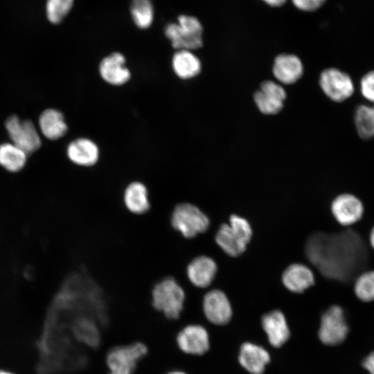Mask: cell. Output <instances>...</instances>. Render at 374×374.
<instances>
[{"label":"cell","instance_id":"3957f363","mask_svg":"<svg viewBox=\"0 0 374 374\" xmlns=\"http://www.w3.org/2000/svg\"><path fill=\"white\" fill-rule=\"evenodd\" d=\"M164 34L177 50L195 51L203 45V27L195 17L180 15L177 22L168 23Z\"/></svg>","mask_w":374,"mask_h":374},{"label":"cell","instance_id":"e0dca14e","mask_svg":"<svg viewBox=\"0 0 374 374\" xmlns=\"http://www.w3.org/2000/svg\"><path fill=\"white\" fill-rule=\"evenodd\" d=\"M262 326L267 335L269 342L274 347L283 345L290 337V330L283 313L274 310L262 318Z\"/></svg>","mask_w":374,"mask_h":374},{"label":"cell","instance_id":"ffe728a7","mask_svg":"<svg viewBox=\"0 0 374 374\" xmlns=\"http://www.w3.org/2000/svg\"><path fill=\"white\" fill-rule=\"evenodd\" d=\"M314 280L312 271L301 263L290 265L285 269L282 275L284 286L294 293L303 292L314 285Z\"/></svg>","mask_w":374,"mask_h":374},{"label":"cell","instance_id":"44dd1931","mask_svg":"<svg viewBox=\"0 0 374 374\" xmlns=\"http://www.w3.org/2000/svg\"><path fill=\"white\" fill-rule=\"evenodd\" d=\"M171 65L176 76L184 80L195 78L202 71L199 58L189 50H177L172 57Z\"/></svg>","mask_w":374,"mask_h":374},{"label":"cell","instance_id":"ac0fdd59","mask_svg":"<svg viewBox=\"0 0 374 374\" xmlns=\"http://www.w3.org/2000/svg\"><path fill=\"white\" fill-rule=\"evenodd\" d=\"M123 202L127 211L134 215H142L148 212L150 202L146 185L139 180L130 182L123 192Z\"/></svg>","mask_w":374,"mask_h":374},{"label":"cell","instance_id":"8992f818","mask_svg":"<svg viewBox=\"0 0 374 374\" xmlns=\"http://www.w3.org/2000/svg\"><path fill=\"white\" fill-rule=\"evenodd\" d=\"M7 133L11 143L21 148L27 154L37 150L42 143L40 135L30 120H21L12 115L5 123Z\"/></svg>","mask_w":374,"mask_h":374},{"label":"cell","instance_id":"603a6c76","mask_svg":"<svg viewBox=\"0 0 374 374\" xmlns=\"http://www.w3.org/2000/svg\"><path fill=\"white\" fill-rule=\"evenodd\" d=\"M27 154L12 143L0 144V166L11 172L20 171L27 161Z\"/></svg>","mask_w":374,"mask_h":374},{"label":"cell","instance_id":"83f0119b","mask_svg":"<svg viewBox=\"0 0 374 374\" xmlns=\"http://www.w3.org/2000/svg\"><path fill=\"white\" fill-rule=\"evenodd\" d=\"M360 85L363 96L374 103V71H369L362 77Z\"/></svg>","mask_w":374,"mask_h":374},{"label":"cell","instance_id":"5bb4252c","mask_svg":"<svg viewBox=\"0 0 374 374\" xmlns=\"http://www.w3.org/2000/svg\"><path fill=\"white\" fill-rule=\"evenodd\" d=\"M98 71L101 78L112 86H122L127 83L132 73L126 66V58L120 52H113L102 59Z\"/></svg>","mask_w":374,"mask_h":374},{"label":"cell","instance_id":"52a82bcc","mask_svg":"<svg viewBox=\"0 0 374 374\" xmlns=\"http://www.w3.org/2000/svg\"><path fill=\"white\" fill-rule=\"evenodd\" d=\"M179 350L190 356H202L211 346L209 333L201 323H189L181 328L176 335Z\"/></svg>","mask_w":374,"mask_h":374},{"label":"cell","instance_id":"836d02e7","mask_svg":"<svg viewBox=\"0 0 374 374\" xmlns=\"http://www.w3.org/2000/svg\"><path fill=\"white\" fill-rule=\"evenodd\" d=\"M0 374H15V373L8 370L0 369Z\"/></svg>","mask_w":374,"mask_h":374},{"label":"cell","instance_id":"9a60e30c","mask_svg":"<svg viewBox=\"0 0 374 374\" xmlns=\"http://www.w3.org/2000/svg\"><path fill=\"white\" fill-rule=\"evenodd\" d=\"M66 156L74 165L82 168H91L98 165L100 152L95 141L87 137H79L68 144Z\"/></svg>","mask_w":374,"mask_h":374},{"label":"cell","instance_id":"4dcf8cb0","mask_svg":"<svg viewBox=\"0 0 374 374\" xmlns=\"http://www.w3.org/2000/svg\"><path fill=\"white\" fill-rule=\"evenodd\" d=\"M271 6L278 7L284 4L286 0H262Z\"/></svg>","mask_w":374,"mask_h":374},{"label":"cell","instance_id":"1f68e13d","mask_svg":"<svg viewBox=\"0 0 374 374\" xmlns=\"http://www.w3.org/2000/svg\"><path fill=\"white\" fill-rule=\"evenodd\" d=\"M368 242L371 248L374 250V226L371 228L369 232Z\"/></svg>","mask_w":374,"mask_h":374},{"label":"cell","instance_id":"7c38bea8","mask_svg":"<svg viewBox=\"0 0 374 374\" xmlns=\"http://www.w3.org/2000/svg\"><path fill=\"white\" fill-rule=\"evenodd\" d=\"M217 271L216 262L208 255L194 257L187 265L186 273L189 283L195 287L204 290L211 286Z\"/></svg>","mask_w":374,"mask_h":374},{"label":"cell","instance_id":"d6a6232c","mask_svg":"<svg viewBox=\"0 0 374 374\" xmlns=\"http://www.w3.org/2000/svg\"><path fill=\"white\" fill-rule=\"evenodd\" d=\"M165 374H188V373L185 372L184 371H182L180 369H172L168 371Z\"/></svg>","mask_w":374,"mask_h":374},{"label":"cell","instance_id":"ba28073f","mask_svg":"<svg viewBox=\"0 0 374 374\" xmlns=\"http://www.w3.org/2000/svg\"><path fill=\"white\" fill-rule=\"evenodd\" d=\"M348 332L344 310L337 305L330 306L322 315L319 337L326 345H337L344 341Z\"/></svg>","mask_w":374,"mask_h":374},{"label":"cell","instance_id":"d4e9b609","mask_svg":"<svg viewBox=\"0 0 374 374\" xmlns=\"http://www.w3.org/2000/svg\"><path fill=\"white\" fill-rule=\"evenodd\" d=\"M355 123L360 137L368 139L374 136V106L359 105L355 111Z\"/></svg>","mask_w":374,"mask_h":374},{"label":"cell","instance_id":"9c48e42d","mask_svg":"<svg viewBox=\"0 0 374 374\" xmlns=\"http://www.w3.org/2000/svg\"><path fill=\"white\" fill-rule=\"evenodd\" d=\"M330 211L340 225L350 226L362 219L365 207L359 197L353 193H344L333 199L330 204Z\"/></svg>","mask_w":374,"mask_h":374},{"label":"cell","instance_id":"8fae6325","mask_svg":"<svg viewBox=\"0 0 374 374\" xmlns=\"http://www.w3.org/2000/svg\"><path fill=\"white\" fill-rule=\"evenodd\" d=\"M202 310L208 321L214 325H224L231 319L233 311L226 295L217 289H212L203 295Z\"/></svg>","mask_w":374,"mask_h":374},{"label":"cell","instance_id":"2e32d148","mask_svg":"<svg viewBox=\"0 0 374 374\" xmlns=\"http://www.w3.org/2000/svg\"><path fill=\"white\" fill-rule=\"evenodd\" d=\"M272 71L280 82L291 84L303 75V66L301 60L293 54H280L274 60Z\"/></svg>","mask_w":374,"mask_h":374},{"label":"cell","instance_id":"5b68a950","mask_svg":"<svg viewBox=\"0 0 374 374\" xmlns=\"http://www.w3.org/2000/svg\"><path fill=\"white\" fill-rule=\"evenodd\" d=\"M147 353V346L140 341L113 346L105 355L108 374H134Z\"/></svg>","mask_w":374,"mask_h":374},{"label":"cell","instance_id":"484cf974","mask_svg":"<svg viewBox=\"0 0 374 374\" xmlns=\"http://www.w3.org/2000/svg\"><path fill=\"white\" fill-rule=\"evenodd\" d=\"M353 291L356 297L363 302L374 301V269L364 271L357 277Z\"/></svg>","mask_w":374,"mask_h":374},{"label":"cell","instance_id":"277c9868","mask_svg":"<svg viewBox=\"0 0 374 374\" xmlns=\"http://www.w3.org/2000/svg\"><path fill=\"white\" fill-rule=\"evenodd\" d=\"M172 227L186 239H193L206 233L211 224L208 215L190 202L177 204L171 214Z\"/></svg>","mask_w":374,"mask_h":374},{"label":"cell","instance_id":"4316f807","mask_svg":"<svg viewBox=\"0 0 374 374\" xmlns=\"http://www.w3.org/2000/svg\"><path fill=\"white\" fill-rule=\"evenodd\" d=\"M74 0H47L46 13L48 21L53 24L61 23L71 10Z\"/></svg>","mask_w":374,"mask_h":374},{"label":"cell","instance_id":"7a4b0ae2","mask_svg":"<svg viewBox=\"0 0 374 374\" xmlns=\"http://www.w3.org/2000/svg\"><path fill=\"white\" fill-rule=\"evenodd\" d=\"M252 237V229L249 222L238 215H231L229 224L220 226L215 236L216 244L230 256L242 254Z\"/></svg>","mask_w":374,"mask_h":374},{"label":"cell","instance_id":"4fadbf2b","mask_svg":"<svg viewBox=\"0 0 374 374\" xmlns=\"http://www.w3.org/2000/svg\"><path fill=\"white\" fill-rule=\"evenodd\" d=\"M285 98L286 93L283 87L271 80L262 82L253 95L257 107L260 112L267 115L280 112Z\"/></svg>","mask_w":374,"mask_h":374},{"label":"cell","instance_id":"7402d4cb","mask_svg":"<svg viewBox=\"0 0 374 374\" xmlns=\"http://www.w3.org/2000/svg\"><path fill=\"white\" fill-rule=\"evenodd\" d=\"M38 123L41 133L49 140H57L63 137L68 130L63 114L56 109L44 110L39 117Z\"/></svg>","mask_w":374,"mask_h":374},{"label":"cell","instance_id":"30bf717a","mask_svg":"<svg viewBox=\"0 0 374 374\" xmlns=\"http://www.w3.org/2000/svg\"><path fill=\"white\" fill-rule=\"evenodd\" d=\"M319 84L323 93L335 102L345 100L354 92L353 82L349 75L335 68L323 71Z\"/></svg>","mask_w":374,"mask_h":374},{"label":"cell","instance_id":"cb8c5ba5","mask_svg":"<svg viewBox=\"0 0 374 374\" xmlns=\"http://www.w3.org/2000/svg\"><path fill=\"white\" fill-rule=\"evenodd\" d=\"M130 15L136 26L141 30L149 28L154 19V8L152 0H132Z\"/></svg>","mask_w":374,"mask_h":374},{"label":"cell","instance_id":"6da1fadb","mask_svg":"<svg viewBox=\"0 0 374 374\" xmlns=\"http://www.w3.org/2000/svg\"><path fill=\"white\" fill-rule=\"evenodd\" d=\"M153 308L169 320H177L184 310L186 293L182 286L172 277L157 282L151 292Z\"/></svg>","mask_w":374,"mask_h":374},{"label":"cell","instance_id":"f1b7e54d","mask_svg":"<svg viewBox=\"0 0 374 374\" xmlns=\"http://www.w3.org/2000/svg\"><path fill=\"white\" fill-rule=\"evenodd\" d=\"M293 4L298 9L311 12L319 8L326 1V0H292Z\"/></svg>","mask_w":374,"mask_h":374},{"label":"cell","instance_id":"d6986e66","mask_svg":"<svg viewBox=\"0 0 374 374\" xmlns=\"http://www.w3.org/2000/svg\"><path fill=\"white\" fill-rule=\"evenodd\" d=\"M238 359L241 366L249 373L262 374L270 361V356L262 346L246 342L240 347Z\"/></svg>","mask_w":374,"mask_h":374},{"label":"cell","instance_id":"f546056e","mask_svg":"<svg viewBox=\"0 0 374 374\" xmlns=\"http://www.w3.org/2000/svg\"><path fill=\"white\" fill-rule=\"evenodd\" d=\"M362 365L370 374H374V351L365 357L362 362Z\"/></svg>","mask_w":374,"mask_h":374}]
</instances>
